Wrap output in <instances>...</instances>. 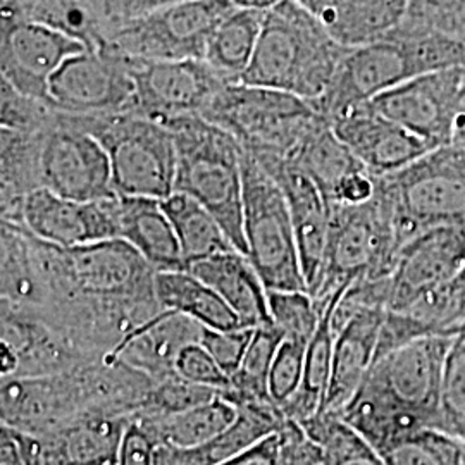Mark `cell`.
<instances>
[{
  "instance_id": "74e56055",
  "label": "cell",
  "mask_w": 465,
  "mask_h": 465,
  "mask_svg": "<svg viewBox=\"0 0 465 465\" xmlns=\"http://www.w3.org/2000/svg\"><path fill=\"white\" fill-rule=\"evenodd\" d=\"M386 465H465L460 438L434 428H422L380 451Z\"/></svg>"
},
{
  "instance_id": "2e32d148",
  "label": "cell",
  "mask_w": 465,
  "mask_h": 465,
  "mask_svg": "<svg viewBox=\"0 0 465 465\" xmlns=\"http://www.w3.org/2000/svg\"><path fill=\"white\" fill-rule=\"evenodd\" d=\"M126 59L136 84L134 113L163 124L178 117L202 116L226 86L203 61Z\"/></svg>"
},
{
  "instance_id": "ab89813d",
  "label": "cell",
  "mask_w": 465,
  "mask_h": 465,
  "mask_svg": "<svg viewBox=\"0 0 465 465\" xmlns=\"http://www.w3.org/2000/svg\"><path fill=\"white\" fill-rule=\"evenodd\" d=\"M269 314L284 340L309 343L316 332L322 311L309 292L267 290Z\"/></svg>"
},
{
  "instance_id": "bcb514c9",
  "label": "cell",
  "mask_w": 465,
  "mask_h": 465,
  "mask_svg": "<svg viewBox=\"0 0 465 465\" xmlns=\"http://www.w3.org/2000/svg\"><path fill=\"white\" fill-rule=\"evenodd\" d=\"M174 374L186 381L209 386L223 393L232 390L230 376L200 343H190L182 349L174 362Z\"/></svg>"
},
{
  "instance_id": "f35d334b",
  "label": "cell",
  "mask_w": 465,
  "mask_h": 465,
  "mask_svg": "<svg viewBox=\"0 0 465 465\" xmlns=\"http://www.w3.org/2000/svg\"><path fill=\"white\" fill-rule=\"evenodd\" d=\"M299 424L309 438L324 450L332 465L349 464L351 460L378 453L340 414L319 412Z\"/></svg>"
},
{
  "instance_id": "d590c367",
  "label": "cell",
  "mask_w": 465,
  "mask_h": 465,
  "mask_svg": "<svg viewBox=\"0 0 465 465\" xmlns=\"http://www.w3.org/2000/svg\"><path fill=\"white\" fill-rule=\"evenodd\" d=\"M399 312L411 321L416 338L432 334L455 336L465 330V267L453 280Z\"/></svg>"
},
{
  "instance_id": "d6986e66",
  "label": "cell",
  "mask_w": 465,
  "mask_h": 465,
  "mask_svg": "<svg viewBox=\"0 0 465 465\" xmlns=\"http://www.w3.org/2000/svg\"><path fill=\"white\" fill-rule=\"evenodd\" d=\"M19 224L36 238L59 247L114 240L119 238L117 195L82 202L40 188L25 200Z\"/></svg>"
},
{
  "instance_id": "f546056e",
  "label": "cell",
  "mask_w": 465,
  "mask_h": 465,
  "mask_svg": "<svg viewBox=\"0 0 465 465\" xmlns=\"http://www.w3.org/2000/svg\"><path fill=\"white\" fill-rule=\"evenodd\" d=\"M266 9L236 5L211 36L203 63L226 84H242L259 44Z\"/></svg>"
},
{
  "instance_id": "9f6ffc18",
  "label": "cell",
  "mask_w": 465,
  "mask_h": 465,
  "mask_svg": "<svg viewBox=\"0 0 465 465\" xmlns=\"http://www.w3.org/2000/svg\"><path fill=\"white\" fill-rule=\"evenodd\" d=\"M345 465H386L382 462L381 457H380V453H372V455H367V457H362V459H357V460H351L349 464Z\"/></svg>"
},
{
  "instance_id": "680465c9",
  "label": "cell",
  "mask_w": 465,
  "mask_h": 465,
  "mask_svg": "<svg viewBox=\"0 0 465 465\" xmlns=\"http://www.w3.org/2000/svg\"><path fill=\"white\" fill-rule=\"evenodd\" d=\"M5 2H7V0H0V4H5Z\"/></svg>"
},
{
  "instance_id": "4316f807",
  "label": "cell",
  "mask_w": 465,
  "mask_h": 465,
  "mask_svg": "<svg viewBox=\"0 0 465 465\" xmlns=\"http://www.w3.org/2000/svg\"><path fill=\"white\" fill-rule=\"evenodd\" d=\"M345 47H357L393 32L409 0H299Z\"/></svg>"
},
{
  "instance_id": "e0dca14e",
  "label": "cell",
  "mask_w": 465,
  "mask_h": 465,
  "mask_svg": "<svg viewBox=\"0 0 465 465\" xmlns=\"http://www.w3.org/2000/svg\"><path fill=\"white\" fill-rule=\"evenodd\" d=\"M465 267V221L428 228L409 240L390 276L388 311H405Z\"/></svg>"
},
{
  "instance_id": "8992f818",
  "label": "cell",
  "mask_w": 465,
  "mask_h": 465,
  "mask_svg": "<svg viewBox=\"0 0 465 465\" xmlns=\"http://www.w3.org/2000/svg\"><path fill=\"white\" fill-rule=\"evenodd\" d=\"M331 224L324 266L311 293L324 311L336 292L361 278H390L397 255V236L390 202L378 183L374 199L361 205H330Z\"/></svg>"
},
{
  "instance_id": "11a10c76",
  "label": "cell",
  "mask_w": 465,
  "mask_h": 465,
  "mask_svg": "<svg viewBox=\"0 0 465 465\" xmlns=\"http://www.w3.org/2000/svg\"><path fill=\"white\" fill-rule=\"evenodd\" d=\"M236 5H242V7H259V9H267L274 4H278L280 0H232Z\"/></svg>"
},
{
  "instance_id": "8d00e7d4",
  "label": "cell",
  "mask_w": 465,
  "mask_h": 465,
  "mask_svg": "<svg viewBox=\"0 0 465 465\" xmlns=\"http://www.w3.org/2000/svg\"><path fill=\"white\" fill-rule=\"evenodd\" d=\"M282 340V332L274 322L255 328L245 357L232 376V390L224 393L226 399L234 405L242 401L272 403L269 395V374Z\"/></svg>"
},
{
  "instance_id": "5bb4252c",
  "label": "cell",
  "mask_w": 465,
  "mask_h": 465,
  "mask_svg": "<svg viewBox=\"0 0 465 465\" xmlns=\"http://www.w3.org/2000/svg\"><path fill=\"white\" fill-rule=\"evenodd\" d=\"M464 99L465 64H460L414 76L371 100V105L432 147H441L450 143Z\"/></svg>"
},
{
  "instance_id": "91938a15",
  "label": "cell",
  "mask_w": 465,
  "mask_h": 465,
  "mask_svg": "<svg viewBox=\"0 0 465 465\" xmlns=\"http://www.w3.org/2000/svg\"><path fill=\"white\" fill-rule=\"evenodd\" d=\"M97 2H99V5H100V0H97Z\"/></svg>"
},
{
  "instance_id": "7402d4cb",
  "label": "cell",
  "mask_w": 465,
  "mask_h": 465,
  "mask_svg": "<svg viewBox=\"0 0 465 465\" xmlns=\"http://www.w3.org/2000/svg\"><path fill=\"white\" fill-rule=\"evenodd\" d=\"M203 326L190 317L163 311L130 332L104 361H121L145 372L153 381L174 374L178 353L190 343H200Z\"/></svg>"
},
{
  "instance_id": "cb8c5ba5",
  "label": "cell",
  "mask_w": 465,
  "mask_h": 465,
  "mask_svg": "<svg viewBox=\"0 0 465 465\" xmlns=\"http://www.w3.org/2000/svg\"><path fill=\"white\" fill-rule=\"evenodd\" d=\"M119 238L138 250L157 272L186 269L183 250L163 200L117 195Z\"/></svg>"
},
{
  "instance_id": "7a4b0ae2",
  "label": "cell",
  "mask_w": 465,
  "mask_h": 465,
  "mask_svg": "<svg viewBox=\"0 0 465 465\" xmlns=\"http://www.w3.org/2000/svg\"><path fill=\"white\" fill-rule=\"evenodd\" d=\"M460 64L465 40L401 21L381 38L349 47L328 92L312 105L330 121L414 76Z\"/></svg>"
},
{
  "instance_id": "681fc988",
  "label": "cell",
  "mask_w": 465,
  "mask_h": 465,
  "mask_svg": "<svg viewBox=\"0 0 465 465\" xmlns=\"http://www.w3.org/2000/svg\"><path fill=\"white\" fill-rule=\"evenodd\" d=\"M117 465H157V441L134 417L128 419L123 432L117 450Z\"/></svg>"
},
{
  "instance_id": "ffe728a7",
  "label": "cell",
  "mask_w": 465,
  "mask_h": 465,
  "mask_svg": "<svg viewBox=\"0 0 465 465\" xmlns=\"http://www.w3.org/2000/svg\"><path fill=\"white\" fill-rule=\"evenodd\" d=\"M330 124L338 138L374 176L393 174L436 149L424 138L382 116L371 102L332 117Z\"/></svg>"
},
{
  "instance_id": "f1b7e54d",
  "label": "cell",
  "mask_w": 465,
  "mask_h": 465,
  "mask_svg": "<svg viewBox=\"0 0 465 465\" xmlns=\"http://www.w3.org/2000/svg\"><path fill=\"white\" fill-rule=\"evenodd\" d=\"M155 295L164 311L197 321L203 328L240 330L245 328L232 307L207 282L188 269L164 271L155 276Z\"/></svg>"
},
{
  "instance_id": "484cf974",
  "label": "cell",
  "mask_w": 465,
  "mask_h": 465,
  "mask_svg": "<svg viewBox=\"0 0 465 465\" xmlns=\"http://www.w3.org/2000/svg\"><path fill=\"white\" fill-rule=\"evenodd\" d=\"M238 417L226 431L193 449L157 445V465H219L252 447L269 434L278 432L284 416L272 403H236Z\"/></svg>"
},
{
  "instance_id": "9a60e30c",
  "label": "cell",
  "mask_w": 465,
  "mask_h": 465,
  "mask_svg": "<svg viewBox=\"0 0 465 465\" xmlns=\"http://www.w3.org/2000/svg\"><path fill=\"white\" fill-rule=\"evenodd\" d=\"M453 336L432 334L412 340L376 361L367 378L414 412L428 428L440 430L443 367Z\"/></svg>"
},
{
  "instance_id": "d4e9b609",
  "label": "cell",
  "mask_w": 465,
  "mask_h": 465,
  "mask_svg": "<svg viewBox=\"0 0 465 465\" xmlns=\"http://www.w3.org/2000/svg\"><path fill=\"white\" fill-rule=\"evenodd\" d=\"M188 271L217 292L242 319L245 328H259L272 322L266 284L245 253L238 250L221 252L190 264Z\"/></svg>"
},
{
  "instance_id": "c3c4849f",
  "label": "cell",
  "mask_w": 465,
  "mask_h": 465,
  "mask_svg": "<svg viewBox=\"0 0 465 465\" xmlns=\"http://www.w3.org/2000/svg\"><path fill=\"white\" fill-rule=\"evenodd\" d=\"M278 436L282 443V465H332L324 450L309 438L297 420L284 417Z\"/></svg>"
},
{
  "instance_id": "6da1fadb",
  "label": "cell",
  "mask_w": 465,
  "mask_h": 465,
  "mask_svg": "<svg viewBox=\"0 0 465 465\" xmlns=\"http://www.w3.org/2000/svg\"><path fill=\"white\" fill-rule=\"evenodd\" d=\"M42 284L35 317L104 361L136 328L164 309L155 295L157 271L128 242L114 238L59 247L30 232Z\"/></svg>"
},
{
  "instance_id": "ac0fdd59",
  "label": "cell",
  "mask_w": 465,
  "mask_h": 465,
  "mask_svg": "<svg viewBox=\"0 0 465 465\" xmlns=\"http://www.w3.org/2000/svg\"><path fill=\"white\" fill-rule=\"evenodd\" d=\"M84 49L80 40L49 26L0 17V74L25 95L47 102L50 78Z\"/></svg>"
},
{
  "instance_id": "1f68e13d",
  "label": "cell",
  "mask_w": 465,
  "mask_h": 465,
  "mask_svg": "<svg viewBox=\"0 0 465 465\" xmlns=\"http://www.w3.org/2000/svg\"><path fill=\"white\" fill-rule=\"evenodd\" d=\"M130 417L138 419L149 430L157 445L173 449H193L226 431L238 417V407L224 395H221L209 403L178 414Z\"/></svg>"
},
{
  "instance_id": "8fae6325",
  "label": "cell",
  "mask_w": 465,
  "mask_h": 465,
  "mask_svg": "<svg viewBox=\"0 0 465 465\" xmlns=\"http://www.w3.org/2000/svg\"><path fill=\"white\" fill-rule=\"evenodd\" d=\"M38 178L40 188L66 199L94 202L117 195L102 143L57 109L54 121L40 132Z\"/></svg>"
},
{
  "instance_id": "52a82bcc",
  "label": "cell",
  "mask_w": 465,
  "mask_h": 465,
  "mask_svg": "<svg viewBox=\"0 0 465 465\" xmlns=\"http://www.w3.org/2000/svg\"><path fill=\"white\" fill-rule=\"evenodd\" d=\"M71 116L107 152L117 195L164 200L174 192L176 142L166 124L134 111Z\"/></svg>"
},
{
  "instance_id": "f907efd6",
  "label": "cell",
  "mask_w": 465,
  "mask_h": 465,
  "mask_svg": "<svg viewBox=\"0 0 465 465\" xmlns=\"http://www.w3.org/2000/svg\"><path fill=\"white\" fill-rule=\"evenodd\" d=\"M178 2L183 0H100V15L105 25V42L107 34L117 26Z\"/></svg>"
},
{
  "instance_id": "7c38bea8",
  "label": "cell",
  "mask_w": 465,
  "mask_h": 465,
  "mask_svg": "<svg viewBox=\"0 0 465 465\" xmlns=\"http://www.w3.org/2000/svg\"><path fill=\"white\" fill-rule=\"evenodd\" d=\"M92 364L63 374L2 380V426L44 434L84 414H97Z\"/></svg>"
},
{
  "instance_id": "b9f144b4",
  "label": "cell",
  "mask_w": 465,
  "mask_h": 465,
  "mask_svg": "<svg viewBox=\"0 0 465 465\" xmlns=\"http://www.w3.org/2000/svg\"><path fill=\"white\" fill-rule=\"evenodd\" d=\"M224 393L219 390L202 386L197 382L186 381L183 378L173 374L166 380L155 381L143 409L138 411L134 416L163 417L178 414L203 403H209Z\"/></svg>"
},
{
  "instance_id": "4dcf8cb0",
  "label": "cell",
  "mask_w": 465,
  "mask_h": 465,
  "mask_svg": "<svg viewBox=\"0 0 465 465\" xmlns=\"http://www.w3.org/2000/svg\"><path fill=\"white\" fill-rule=\"evenodd\" d=\"M40 132L0 128V221L19 224L25 200L40 190Z\"/></svg>"
},
{
  "instance_id": "6f0895ef",
  "label": "cell",
  "mask_w": 465,
  "mask_h": 465,
  "mask_svg": "<svg viewBox=\"0 0 465 465\" xmlns=\"http://www.w3.org/2000/svg\"><path fill=\"white\" fill-rule=\"evenodd\" d=\"M460 440H462V443H464V451H465V432H464V436H462V438H460Z\"/></svg>"
},
{
  "instance_id": "7bdbcfd3",
  "label": "cell",
  "mask_w": 465,
  "mask_h": 465,
  "mask_svg": "<svg viewBox=\"0 0 465 465\" xmlns=\"http://www.w3.org/2000/svg\"><path fill=\"white\" fill-rule=\"evenodd\" d=\"M55 109L45 100L21 94L0 78V128L15 132H38L47 128Z\"/></svg>"
},
{
  "instance_id": "4fadbf2b",
  "label": "cell",
  "mask_w": 465,
  "mask_h": 465,
  "mask_svg": "<svg viewBox=\"0 0 465 465\" xmlns=\"http://www.w3.org/2000/svg\"><path fill=\"white\" fill-rule=\"evenodd\" d=\"M134 97L128 59L104 45L66 59L50 78L47 102L67 114L104 116L134 111Z\"/></svg>"
},
{
  "instance_id": "60d3db41",
  "label": "cell",
  "mask_w": 465,
  "mask_h": 465,
  "mask_svg": "<svg viewBox=\"0 0 465 465\" xmlns=\"http://www.w3.org/2000/svg\"><path fill=\"white\" fill-rule=\"evenodd\" d=\"M440 431L462 438L465 432V330L451 340L441 381Z\"/></svg>"
},
{
  "instance_id": "277c9868",
  "label": "cell",
  "mask_w": 465,
  "mask_h": 465,
  "mask_svg": "<svg viewBox=\"0 0 465 465\" xmlns=\"http://www.w3.org/2000/svg\"><path fill=\"white\" fill-rule=\"evenodd\" d=\"M176 142L174 192L205 205L234 249L247 255L243 234V149L232 134L202 116L167 123Z\"/></svg>"
},
{
  "instance_id": "7dc6e473",
  "label": "cell",
  "mask_w": 465,
  "mask_h": 465,
  "mask_svg": "<svg viewBox=\"0 0 465 465\" xmlns=\"http://www.w3.org/2000/svg\"><path fill=\"white\" fill-rule=\"evenodd\" d=\"M253 331L255 328H240V330L203 328L200 336V345L214 357L217 364L232 380V374L238 371V367L245 357Z\"/></svg>"
},
{
  "instance_id": "ba28073f",
  "label": "cell",
  "mask_w": 465,
  "mask_h": 465,
  "mask_svg": "<svg viewBox=\"0 0 465 465\" xmlns=\"http://www.w3.org/2000/svg\"><path fill=\"white\" fill-rule=\"evenodd\" d=\"M378 183L390 202L399 250L419 232L465 221V152L453 145L430 150Z\"/></svg>"
},
{
  "instance_id": "83f0119b",
  "label": "cell",
  "mask_w": 465,
  "mask_h": 465,
  "mask_svg": "<svg viewBox=\"0 0 465 465\" xmlns=\"http://www.w3.org/2000/svg\"><path fill=\"white\" fill-rule=\"evenodd\" d=\"M0 17L28 21L80 40L88 49L105 45V25L97 0H7Z\"/></svg>"
},
{
  "instance_id": "9c48e42d",
  "label": "cell",
  "mask_w": 465,
  "mask_h": 465,
  "mask_svg": "<svg viewBox=\"0 0 465 465\" xmlns=\"http://www.w3.org/2000/svg\"><path fill=\"white\" fill-rule=\"evenodd\" d=\"M243 234L247 257L267 290L309 292L286 197L276 180L247 152L243 153Z\"/></svg>"
},
{
  "instance_id": "5b68a950",
  "label": "cell",
  "mask_w": 465,
  "mask_h": 465,
  "mask_svg": "<svg viewBox=\"0 0 465 465\" xmlns=\"http://www.w3.org/2000/svg\"><path fill=\"white\" fill-rule=\"evenodd\" d=\"M202 117L232 134L259 163H293L300 147L326 117L309 100L257 86L226 84Z\"/></svg>"
},
{
  "instance_id": "44dd1931",
  "label": "cell",
  "mask_w": 465,
  "mask_h": 465,
  "mask_svg": "<svg viewBox=\"0 0 465 465\" xmlns=\"http://www.w3.org/2000/svg\"><path fill=\"white\" fill-rule=\"evenodd\" d=\"M259 164L276 180L286 197L297 236L300 262L307 280L309 293H312L324 266L331 224V207L317 184L295 164L286 161Z\"/></svg>"
},
{
  "instance_id": "30bf717a",
  "label": "cell",
  "mask_w": 465,
  "mask_h": 465,
  "mask_svg": "<svg viewBox=\"0 0 465 465\" xmlns=\"http://www.w3.org/2000/svg\"><path fill=\"white\" fill-rule=\"evenodd\" d=\"M232 0H183L134 19L107 34L105 47L138 61H203Z\"/></svg>"
},
{
  "instance_id": "d6a6232c",
  "label": "cell",
  "mask_w": 465,
  "mask_h": 465,
  "mask_svg": "<svg viewBox=\"0 0 465 465\" xmlns=\"http://www.w3.org/2000/svg\"><path fill=\"white\" fill-rule=\"evenodd\" d=\"M340 292H336L332 299L328 302V305L324 307L316 332L309 341L307 353H305L303 380L300 384L299 393L282 409V414L286 419L303 422L319 414L322 409L328 386H330V378H331L332 350H334L331 312Z\"/></svg>"
},
{
  "instance_id": "db71d44e",
  "label": "cell",
  "mask_w": 465,
  "mask_h": 465,
  "mask_svg": "<svg viewBox=\"0 0 465 465\" xmlns=\"http://www.w3.org/2000/svg\"><path fill=\"white\" fill-rule=\"evenodd\" d=\"M449 145H453L455 149L465 152V99L460 104V107L457 111V116H455V121H453Z\"/></svg>"
},
{
  "instance_id": "816d5d0a",
  "label": "cell",
  "mask_w": 465,
  "mask_h": 465,
  "mask_svg": "<svg viewBox=\"0 0 465 465\" xmlns=\"http://www.w3.org/2000/svg\"><path fill=\"white\" fill-rule=\"evenodd\" d=\"M219 465H282V443L278 432L269 434Z\"/></svg>"
},
{
  "instance_id": "ee69618b",
  "label": "cell",
  "mask_w": 465,
  "mask_h": 465,
  "mask_svg": "<svg viewBox=\"0 0 465 465\" xmlns=\"http://www.w3.org/2000/svg\"><path fill=\"white\" fill-rule=\"evenodd\" d=\"M307 347L309 343L282 340L276 351L269 374V395L280 411L299 393Z\"/></svg>"
},
{
  "instance_id": "603a6c76",
  "label": "cell",
  "mask_w": 465,
  "mask_h": 465,
  "mask_svg": "<svg viewBox=\"0 0 465 465\" xmlns=\"http://www.w3.org/2000/svg\"><path fill=\"white\" fill-rule=\"evenodd\" d=\"M388 309H371L349 321L334 336L331 378L321 412L340 414L374 364L382 319Z\"/></svg>"
},
{
  "instance_id": "3957f363",
  "label": "cell",
  "mask_w": 465,
  "mask_h": 465,
  "mask_svg": "<svg viewBox=\"0 0 465 465\" xmlns=\"http://www.w3.org/2000/svg\"><path fill=\"white\" fill-rule=\"evenodd\" d=\"M347 50L299 0H280L266 9L242 84L282 90L312 104L328 92Z\"/></svg>"
},
{
  "instance_id": "f6af8a7d",
  "label": "cell",
  "mask_w": 465,
  "mask_h": 465,
  "mask_svg": "<svg viewBox=\"0 0 465 465\" xmlns=\"http://www.w3.org/2000/svg\"><path fill=\"white\" fill-rule=\"evenodd\" d=\"M403 21L465 40V0H409Z\"/></svg>"
},
{
  "instance_id": "836d02e7",
  "label": "cell",
  "mask_w": 465,
  "mask_h": 465,
  "mask_svg": "<svg viewBox=\"0 0 465 465\" xmlns=\"http://www.w3.org/2000/svg\"><path fill=\"white\" fill-rule=\"evenodd\" d=\"M163 207L180 240L186 269L202 259L236 250L216 216L199 200L186 193L173 192L163 200Z\"/></svg>"
},
{
  "instance_id": "f5cc1de1",
  "label": "cell",
  "mask_w": 465,
  "mask_h": 465,
  "mask_svg": "<svg viewBox=\"0 0 465 465\" xmlns=\"http://www.w3.org/2000/svg\"><path fill=\"white\" fill-rule=\"evenodd\" d=\"M0 465H26L19 432L9 426L0 431Z\"/></svg>"
},
{
  "instance_id": "e575fe53",
  "label": "cell",
  "mask_w": 465,
  "mask_h": 465,
  "mask_svg": "<svg viewBox=\"0 0 465 465\" xmlns=\"http://www.w3.org/2000/svg\"><path fill=\"white\" fill-rule=\"evenodd\" d=\"M292 164L300 167L317 184L328 203L350 174L366 169L332 132L328 119H322L316 130L307 136Z\"/></svg>"
}]
</instances>
